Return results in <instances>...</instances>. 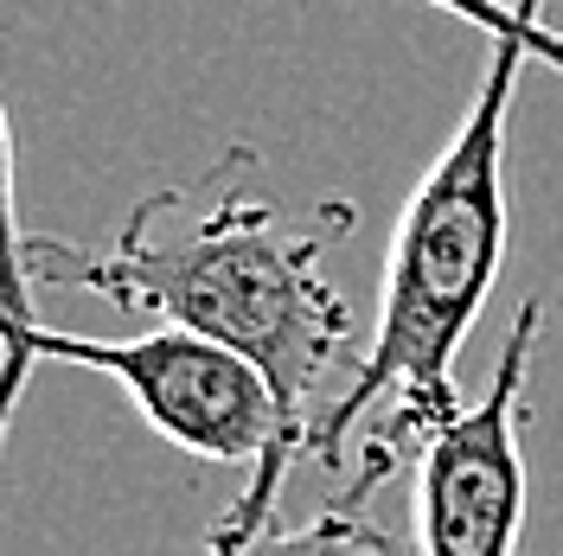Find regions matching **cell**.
I'll return each mask as SVG.
<instances>
[{"label": "cell", "mask_w": 563, "mask_h": 556, "mask_svg": "<svg viewBox=\"0 0 563 556\" xmlns=\"http://www.w3.org/2000/svg\"><path fill=\"white\" fill-rule=\"evenodd\" d=\"M256 174L263 160L250 147H224L192 186L147 192L109 244L26 231V269L45 288L154 313L161 326L238 352L269 383L301 460L327 383H346L365 352L346 294L320 269L327 249L352 237L358 211L346 199L288 211L256 192Z\"/></svg>", "instance_id": "cell-1"}, {"label": "cell", "mask_w": 563, "mask_h": 556, "mask_svg": "<svg viewBox=\"0 0 563 556\" xmlns=\"http://www.w3.org/2000/svg\"><path fill=\"white\" fill-rule=\"evenodd\" d=\"M526 65H551L563 77L558 26L493 38L487 77L461 129L397 211L372 340L308 429V454L340 480L333 505L365 512L372 492L467 410L455 358L506 269V122Z\"/></svg>", "instance_id": "cell-2"}, {"label": "cell", "mask_w": 563, "mask_h": 556, "mask_svg": "<svg viewBox=\"0 0 563 556\" xmlns=\"http://www.w3.org/2000/svg\"><path fill=\"white\" fill-rule=\"evenodd\" d=\"M544 333V301H526L506 326L487 390L467 397L449 429L417 448V556H512L526 519V383Z\"/></svg>", "instance_id": "cell-3"}, {"label": "cell", "mask_w": 563, "mask_h": 556, "mask_svg": "<svg viewBox=\"0 0 563 556\" xmlns=\"http://www.w3.org/2000/svg\"><path fill=\"white\" fill-rule=\"evenodd\" d=\"M38 333L33 313V269H26V231H20V192H13V129L0 109V460H7V429L33 383L26 340Z\"/></svg>", "instance_id": "cell-4"}, {"label": "cell", "mask_w": 563, "mask_h": 556, "mask_svg": "<svg viewBox=\"0 0 563 556\" xmlns=\"http://www.w3.org/2000/svg\"><path fill=\"white\" fill-rule=\"evenodd\" d=\"M244 556H417V544H404L397 531L352 512V505H327L308 524H269Z\"/></svg>", "instance_id": "cell-5"}, {"label": "cell", "mask_w": 563, "mask_h": 556, "mask_svg": "<svg viewBox=\"0 0 563 556\" xmlns=\"http://www.w3.org/2000/svg\"><path fill=\"white\" fill-rule=\"evenodd\" d=\"M422 7H442V13H455L467 20L474 33L487 38H506V33H551L538 13H544V0H422Z\"/></svg>", "instance_id": "cell-6"}]
</instances>
